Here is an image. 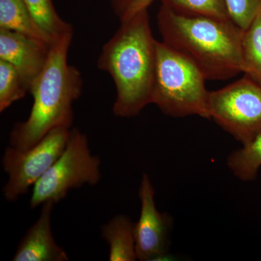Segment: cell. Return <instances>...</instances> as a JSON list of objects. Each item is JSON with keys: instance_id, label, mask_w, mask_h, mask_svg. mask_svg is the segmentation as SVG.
I'll return each instance as SVG.
<instances>
[{"instance_id": "cell-1", "label": "cell", "mask_w": 261, "mask_h": 261, "mask_svg": "<svg viewBox=\"0 0 261 261\" xmlns=\"http://www.w3.org/2000/svg\"><path fill=\"white\" fill-rule=\"evenodd\" d=\"M158 27L162 42L191 61L206 80L243 73L244 31L231 20L187 14L162 4Z\"/></svg>"}, {"instance_id": "cell-2", "label": "cell", "mask_w": 261, "mask_h": 261, "mask_svg": "<svg viewBox=\"0 0 261 261\" xmlns=\"http://www.w3.org/2000/svg\"><path fill=\"white\" fill-rule=\"evenodd\" d=\"M156 40L148 10H145L121 21L119 29L103 46L97 67L111 75L116 86L115 116L135 117L152 104Z\"/></svg>"}, {"instance_id": "cell-3", "label": "cell", "mask_w": 261, "mask_h": 261, "mask_svg": "<svg viewBox=\"0 0 261 261\" xmlns=\"http://www.w3.org/2000/svg\"><path fill=\"white\" fill-rule=\"evenodd\" d=\"M73 30L53 41L44 69L32 84L34 102L29 118L15 123L9 135L10 145L27 149L55 128H70L73 106L80 98L83 80L80 70L68 64V50Z\"/></svg>"}, {"instance_id": "cell-4", "label": "cell", "mask_w": 261, "mask_h": 261, "mask_svg": "<svg viewBox=\"0 0 261 261\" xmlns=\"http://www.w3.org/2000/svg\"><path fill=\"white\" fill-rule=\"evenodd\" d=\"M152 104L173 118L197 116L210 119L206 79L199 68L162 41L156 40Z\"/></svg>"}, {"instance_id": "cell-5", "label": "cell", "mask_w": 261, "mask_h": 261, "mask_svg": "<svg viewBox=\"0 0 261 261\" xmlns=\"http://www.w3.org/2000/svg\"><path fill=\"white\" fill-rule=\"evenodd\" d=\"M101 161L89 149L87 136L77 128L70 130L63 153L33 187L30 207L63 200L68 192L83 185H96L102 177Z\"/></svg>"}, {"instance_id": "cell-6", "label": "cell", "mask_w": 261, "mask_h": 261, "mask_svg": "<svg viewBox=\"0 0 261 261\" xmlns=\"http://www.w3.org/2000/svg\"><path fill=\"white\" fill-rule=\"evenodd\" d=\"M207 108L210 119L243 145L261 130V86L247 75L209 92Z\"/></svg>"}, {"instance_id": "cell-7", "label": "cell", "mask_w": 261, "mask_h": 261, "mask_svg": "<svg viewBox=\"0 0 261 261\" xmlns=\"http://www.w3.org/2000/svg\"><path fill=\"white\" fill-rule=\"evenodd\" d=\"M70 128H55L35 145L27 149L9 146L3 154V168L8 175L3 187L5 198L14 202L25 195L56 162L68 143Z\"/></svg>"}, {"instance_id": "cell-8", "label": "cell", "mask_w": 261, "mask_h": 261, "mask_svg": "<svg viewBox=\"0 0 261 261\" xmlns=\"http://www.w3.org/2000/svg\"><path fill=\"white\" fill-rule=\"evenodd\" d=\"M139 195L140 216L135 223L137 260H160L168 256L171 219L166 213L158 211L154 201V189L146 173L142 176Z\"/></svg>"}, {"instance_id": "cell-9", "label": "cell", "mask_w": 261, "mask_h": 261, "mask_svg": "<svg viewBox=\"0 0 261 261\" xmlns=\"http://www.w3.org/2000/svg\"><path fill=\"white\" fill-rule=\"evenodd\" d=\"M49 48L43 41L0 29V60L14 67L29 92L47 63Z\"/></svg>"}, {"instance_id": "cell-10", "label": "cell", "mask_w": 261, "mask_h": 261, "mask_svg": "<svg viewBox=\"0 0 261 261\" xmlns=\"http://www.w3.org/2000/svg\"><path fill=\"white\" fill-rule=\"evenodd\" d=\"M55 202L42 205L39 219L29 228L19 243L13 260L67 261V252L58 245L51 231V213Z\"/></svg>"}, {"instance_id": "cell-11", "label": "cell", "mask_w": 261, "mask_h": 261, "mask_svg": "<svg viewBox=\"0 0 261 261\" xmlns=\"http://www.w3.org/2000/svg\"><path fill=\"white\" fill-rule=\"evenodd\" d=\"M102 237L109 245V260L135 261V223L128 216L118 215L102 226Z\"/></svg>"}, {"instance_id": "cell-12", "label": "cell", "mask_w": 261, "mask_h": 261, "mask_svg": "<svg viewBox=\"0 0 261 261\" xmlns=\"http://www.w3.org/2000/svg\"><path fill=\"white\" fill-rule=\"evenodd\" d=\"M0 29L20 33L51 44L39 28L23 0H0Z\"/></svg>"}, {"instance_id": "cell-13", "label": "cell", "mask_w": 261, "mask_h": 261, "mask_svg": "<svg viewBox=\"0 0 261 261\" xmlns=\"http://www.w3.org/2000/svg\"><path fill=\"white\" fill-rule=\"evenodd\" d=\"M227 166L236 177L242 181L255 179L261 166V130L243 148L230 154Z\"/></svg>"}, {"instance_id": "cell-14", "label": "cell", "mask_w": 261, "mask_h": 261, "mask_svg": "<svg viewBox=\"0 0 261 261\" xmlns=\"http://www.w3.org/2000/svg\"><path fill=\"white\" fill-rule=\"evenodd\" d=\"M244 75L261 86V10L243 37Z\"/></svg>"}, {"instance_id": "cell-15", "label": "cell", "mask_w": 261, "mask_h": 261, "mask_svg": "<svg viewBox=\"0 0 261 261\" xmlns=\"http://www.w3.org/2000/svg\"><path fill=\"white\" fill-rule=\"evenodd\" d=\"M36 23L44 34L53 41L65 33L73 30L70 23L64 21L57 13L51 0H23Z\"/></svg>"}, {"instance_id": "cell-16", "label": "cell", "mask_w": 261, "mask_h": 261, "mask_svg": "<svg viewBox=\"0 0 261 261\" xmlns=\"http://www.w3.org/2000/svg\"><path fill=\"white\" fill-rule=\"evenodd\" d=\"M27 92L28 89L14 67L0 60V112L23 99Z\"/></svg>"}, {"instance_id": "cell-17", "label": "cell", "mask_w": 261, "mask_h": 261, "mask_svg": "<svg viewBox=\"0 0 261 261\" xmlns=\"http://www.w3.org/2000/svg\"><path fill=\"white\" fill-rule=\"evenodd\" d=\"M162 4L187 14L231 20L225 0H161Z\"/></svg>"}, {"instance_id": "cell-18", "label": "cell", "mask_w": 261, "mask_h": 261, "mask_svg": "<svg viewBox=\"0 0 261 261\" xmlns=\"http://www.w3.org/2000/svg\"><path fill=\"white\" fill-rule=\"evenodd\" d=\"M228 16L238 27L246 30L261 10V0H225Z\"/></svg>"}, {"instance_id": "cell-19", "label": "cell", "mask_w": 261, "mask_h": 261, "mask_svg": "<svg viewBox=\"0 0 261 261\" xmlns=\"http://www.w3.org/2000/svg\"><path fill=\"white\" fill-rule=\"evenodd\" d=\"M154 1L155 0H129L120 20L125 21L140 11L148 10L149 7Z\"/></svg>"}, {"instance_id": "cell-20", "label": "cell", "mask_w": 261, "mask_h": 261, "mask_svg": "<svg viewBox=\"0 0 261 261\" xmlns=\"http://www.w3.org/2000/svg\"><path fill=\"white\" fill-rule=\"evenodd\" d=\"M128 1H129V0H111L115 13L118 15L119 18H121V15H123V12H124L125 9H126Z\"/></svg>"}]
</instances>
